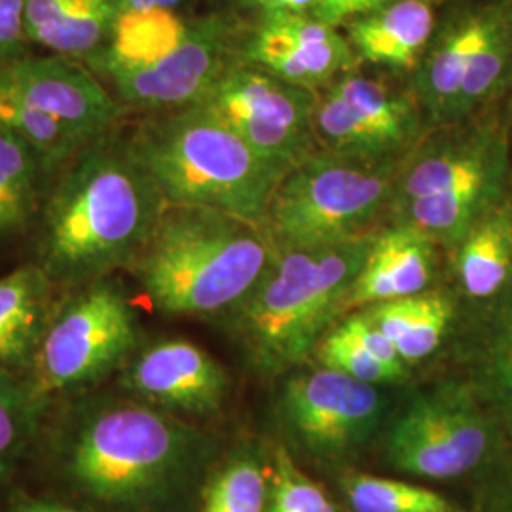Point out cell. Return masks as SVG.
Instances as JSON below:
<instances>
[{
  "instance_id": "d6a6232c",
  "label": "cell",
  "mask_w": 512,
  "mask_h": 512,
  "mask_svg": "<svg viewBox=\"0 0 512 512\" xmlns=\"http://www.w3.org/2000/svg\"><path fill=\"white\" fill-rule=\"evenodd\" d=\"M344 325L351 330V334L365 346L366 351L376 357L380 363L389 366L393 372H397L401 378L406 374V363L401 359L399 351L393 346V342L378 329L365 313L351 315L344 321Z\"/></svg>"
},
{
  "instance_id": "cb8c5ba5",
  "label": "cell",
  "mask_w": 512,
  "mask_h": 512,
  "mask_svg": "<svg viewBox=\"0 0 512 512\" xmlns=\"http://www.w3.org/2000/svg\"><path fill=\"white\" fill-rule=\"evenodd\" d=\"M48 175L33 148L0 128V236L19 234L35 219Z\"/></svg>"
},
{
  "instance_id": "7a4b0ae2",
  "label": "cell",
  "mask_w": 512,
  "mask_h": 512,
  "mask_svg": "<svg viewBox=\"0 0 512 512\" xmlns=\"http://www.w3.org/2000/svg\"><path fill=\"white\" fill-rule=\"evenodd\" d=\"M213 456L198 429L143 404H101L82 414L63 448L78 494L120 512H156L190 492Z\"/></svg>"
},
{
  "instance_id": "6da1fadb",
  "label": "cell",
  "mask_w": 512,
  "mask_h": 512,
  "mask_svg": "<svg viewBox=\"0 0 512 512\" xmlns=\"http://www.w3.org/2000/svg\"><path fill=\"white\" fill-rule=\"evenodd\" d=\"M164 194L114 131L59 171L42 205L38 264L54 283L86 285L129 266L164 215Z\"/></svg>"
},
{
  "instance_id": "7c38bea8",
  "label": "cell",
  "mask_w": 512,
  "mask_h": 512,
  "mask_svg": "<svg viewBox=\"0 0 512 512\" xmlns=\"http://www.w3.org/2000/svg\"><path fill=\"white\" fill-rule=\"evenodd\" d=\"M387 401L378 385L332 368L291 378L279 397V418L294 442L319 459L349 456L384 420Z\"/></svg>"
},
{
  "instance_id": "8fae6325",
  "label": "cell",
  "mask_w": 512,
  "mask_h": 512,
  "mask_svg": "<svg viewBox=\"0 0 512 512\" xmlns=\"http://www.w3.org/2000/svg\"><path fill=\"white\" fill-rule=\"evenodd\" d=\"M232 29L220 16L192 18L183 37L145 61L95 73L124 109L167 112L196 105L230 63Z\"/></svg>"
},
{
  "instance_id": "4316f807",
  "label": "cell",
  "mask_w": 512,
  "mask_h": 512,
  "mask_svg": "<svg viewBox=\"0 0 512 512\" xmlns=\"http://www.w3.org/2000/svg\"><path fill=\"white\" fill-rule=\"evenodd\" d=\"M342 490L353 512H454L437 492L382 476H344Z\"/></svg>"
},
{
  "instance_id": "1f68e13d",
  "label": "cell",
  "mask_w": 512,
  "mask_h": 512,
  "mask_svg": "<svg viewBox=\"0 0 512 512\" xmlns=\"http://www.w3.org/2000/svg\"><path fill=\"white\" fill-rule=\"evenodd\" d=\"M31 52L25 33V0H0V69Z\"/></svg>"
},
{
  "instance_id": "e0dca14e",
  "label": "cell",
  "mask_w": 512,
  "mask_h": 512,
  "mask_svg": "<svg viewBox=\"0 0 512 512\" xmlns=\"http://www.w3.org/2000/svg\"><path fill=\"white\" fill-rule=\"evenodd\" d=\"M435 270V241L399 224L376 236L355 277L344 311L427 291Z\"/></svg>"
},
{
  "instance_id": "44dd1931",
  "label": "cell",
  "mask_w": 512,
  "mask_h": 512,
  "mask_svg": "<svg viewBox=\"0 0 512 512\" xmlns=\"http://www.w3.org/2000/svg\"><path fill=\"white\" fill-rule=\"evenodd\" d=\"M54 285L38 262L0 277V368L23 365L37 355L54 315Z\"/></svg>"
},
{
  "instance_id": "836d02e7",
  "label": "cell",
  "mask_w": 512,
  "mask_h": 512,
  "mask_svg": "<svg viewBox=\"0 0 512 512\" xmlns=\"http://www.w3.org/2000/svg\"><path fill=\"white\" fill-rule=\"evenodd\" d=\"M387 2L391 0H321L313 16L338 27L346 21L382 8Z\"/></svg>"
},
{
  "instance_id": "83f0119b",
  "label": "cell",
  "mask_w": 512,
  "mask_h": 512,
  "mask_svg": "<svg viewBox=\"0 0 512 512\" xmlns=\"http://www.w3.org/2000/svg\"><path fill=\"white\" fill-rule=\"evenodd\" d=\"M44 397L37 385L25 384L8 368H0V469L29 439Z\"/></svg>"
},
{
  "instance_id": "8d00e7d4",
  "label": "cell",
  "mask_w": 512,
  "mask_h": 512,
  "mask_svg": "<svg viewBox=\"0 0 512 512\" xmlns=\"http://www.w3.org/2000/svg\"><path fill=\"white\" fill-rule=\"evenodd\" d=\"M12 512H80L69 507V505H61V503H52V501H21Z\"/></svg>"
},
{
  "instance_id": "ba28073f",
  "label": "cell",
  "mask_w": 512,
  "mask_h": 512,
  "mask_svg": "<svg viewBox=\"0 0 512 512\" xmlns=\"http://www.w3.org/2000/svg\"><path fill=\"white\" fill-rule=\"evenodd\" d=\"M319 95L241 59L230 61L196 103L234 129L258 154L283 167L313 154Z\"/></svg>"
},
{
  "instance_id": "d590c367",
  "label": "cell",
  "mask_w": 512,
  "mask_h": 512,
  "mask_svg": "<svg viewBox=\"0 0 512 512\" xmlns=\"http://www.w3.org/2000/svg\"><path fill=\"white\" fill-rule=\"evenodd\" d=\"M120 14L129 12H183L190 0H114ZM118 14V16H120Z\"/></svg>"
},
{
  "instance_id": "2e32d148",
  "label": "cell",
  "mask_w": 512,
  "mask_h": 512,
  "mask_svg": "<svg viewBox=\"0 0 512 512\" xmlns=\"http://www.w3.org/2000/svg\"><path fill=\"white\" fill-rule=\"evenodd\" d=\"M122 385L135 399L167 412L207 416L224 403L228 376L205 349L173 338L135 349L124 363Z\"/></svg>"
},
{
  "instance_id": "4fadbf2b",
  "label": "cell",
  "mask_w": 512,
  "mask_h": 512,
  "mask_svg": "<svg viewBox=\"0 0 512 512\" xmlns=\"http://www.w3.org/2000/svg\"><path fill=\"white\" fill-rule=\"evenodd\" d=\"M420 128L414 105L366 76H338L313 112V135L338 156L385 160L412 143Z\"/></svg>"
},
{
  "instance_id": "3957f363",
  "label": "cell",
  "mask_w": 512,
  "mask_h": 512,
  "mask_svg": "<svg viewBox=\"0 0 512 512\" xmlns=\"http://www.w3.org/2000/svg\"><path fill=\"white\" fill-rule=\"evenodd\" d=\"M277 251L279 245L262 220L167 203L129 268L156 310L207 317L236 308Z\"/></svg>"
},
{
  "instance_id": "8992f818",
  "label": "cell",
  "mask_w": 512,
  "mask_h": 512,
  "mask_svg": "<svg viewBox=\"0 0 512 512\" xmlns=\"http://www.w3.org/2000/svg\"><path fill=\"white\" fill-rule=\"evenodd\" d=\"M397 177L395 158L313 152L281 177L262 222L281 249L357 238L393 200Z\"/></svg>"
},
{
  "instance_id": "f546056e",
  "label": "cell",
  "mask_w": 512,
  "mask_h": 512,
  "mask_svg": "<svg viewBox=\"0 0 512 512\" xmlns=\"http://www.w3.org/2000/svg\"><path fill=\"white\" fill-rule=\"evenodd\" d=\"M319 359L323 366L348 374L366 384H393L403 380L389 366L372 357L344 323L323 340L319 348Z\"/></svg>"
},
{
  "instance_id": "52a82bcc",
  "label": "cell",
  "mask_w": 512,
  "mask_h": 512,
  "mask_svg": "<svg viewBox=\"0 0 512 512\" xmlns=\"http://www.w3.org/2000/svg\"><path fill=\"white\" fill-rule=\"evenodd\" d=\"M137 338V317L122 289L107 277L90 281L52 315L35 355V385L48 395L93 384L124 366Z\"/></svg>"
},
{
  "instance_id": "277c9868",
  "label": "cell",
  "mask_w": 512,
  "mask_h": 512,
  "mask_svg": "<svg viewBox=\"0 0 512 512\" xmlns=\"http://www.w3.org/2000/svg\"><path fill=\"white\" fill-rule=\"evenodd\" d=\"M129 143L169 205L264 220L275 186L287 173L200 105L158 112Z\"/></svg>"
},
{
  "instance_id": "5bb4252c",
  "label": "cell",
  "mask_w": 512,
  "mask_h": 512,
  "mask_svg": "<svg viewBox=\"0 0 512 512\" xmlns=\"http://www.w3.org/2000/svg\"><path fill=\"white\" fill-rule=\"evenodd\" d=\"M0 86L55 118L86 145L116 131L126 112L86 63L65 55L31 52L0 69Z\"/></svg>"
},
{
  "instance_id": "ac0fdd59",
  "label": "cell",
  "mask_w": 512,
  "mask_h": 512,
  "mask_svg": "<svg viewBox=\"0 0 512 512\" xmlns=\"http://www.w3.org/2000/svg\"><path fill=\"white\" fill-rule=\"evenodd\" d=\"M509 16L505 8L469 10L446 21L431 38L418 65V95L437 116H448L478 50L495 27Z\"/></svg>"
},
{
  "instance_id": "9a60e30c",
  "label": "cell",
  "mask_w": 512,
  "mask_h": 512,
  "mask_svg": "<svg viewBox=\"0 0 512 512\" xmlns=\"http://www.w3.org/2000/svg\"><path fill=\"white\" fill-rule=\"evenodd\" d=\"M239 59L296 86L315 90L349 73L355 52L334 25L311 14L262 16Z\"/></svg>"
},
{
  "instance_id": "d4e9b609",
  "label": "cell",
  "mask_w": 512,
  "mask_h": 512,
  "mask_svg": "<svg viewBox=\"0 0 512 512\" xmlns=\"http://www.w3.org/2000/svg\"><path fill=\"white\" fill-rule=\"evenodd\" d=\"M0 128L33 148L50 173H59L84 147L73 131L0 86Z\"/></svg>"
},
{
  "instance_id": "ffe728a7",
  "label": "cell",
  "mask_w": 512,
  "mask_h": 512,
  "mask_svg": "<svg viewBox=\"0 0 512 512\" xmlns=\"http://www.w3.org/2000/svg\"><path fill=\"white\" fill-rule=\"evenodd\" d=\"M348 23L353 52L391 69L418 67L437 29L429 0H391Z\"/></svg>"
},
{
  "instance_id": "d6986e66",
  "label": "cell",
  "mask_w": 512,
  "mask_h": 512,
  "mask_svg": "<svg viewBox=\"0 0 512 512\" xmlns=\"http://www.w3.org/2000/svg\"><path fill=\"white\" fill-rule=\"evenodd\" d=\"M114 0H25V33L33 52L90 61L109 44Z\"/></svg>"
},
{
  "instance_id": "484cf974",
  "label": "cell",
  "mask_w": 512,
  "mask_h": 512,
  "mask_svg": "<svg viewBox=\"0 0 512 512\" xmlns=\"http://www.w3.org/2000/svg\"><path fill=\"white\" fill-rule=\"evenodd\" d=\"M272 471L253 452L228 459L209 480L200 512H266Z\"/></svg>"
},
{
  "instance_id": "e575fe53",
  "label": "cell",
  "mask_w": 512,
  "mask_h": 512,
  "mask_svg": "<svg viewBox=\"0 0 512 512\" xmlns=\"http://www.w3.org/2000/svg\"><path fill=\"white\" fill-rule=\"evenodd\" d=\"M241 4L260 10L262 16L272 14H315L321 0H238Z\"/></svg>"
},
{
  "instance_id": "4dcf8cb0",
  "label": "cell",
  "mask_w": 512,
  "mask_h": 512,
  "mask_svg": "<svg viewBox=\"0 0 512 512\" xmlns=\"http://www.w3.org/2000/svg\"><path fill=\"white\" fill-rule=\"evenodd\" d=\"M482 370L495 395L512 406V304L495 319L484 351Z\"/></svg>"
},
{
  "instance_id": "f1b7e54d",
  "label": "cell",
  "mask_w": 512,
  "mask_h": 512,
  "mask_svg": "<svg viewBox=\"0 0 512 512\" xmlns=\"http://www.w3.org/2000/svg\"><path fill=\"white\" fill-rule=\"evenodd\" d=\"M266 512H338V507L315 480L296 467L291 454L279 446L274 452Z\"/></svg>"
},
{
  "instance_id": "7402d4cb",
  "label": "cell",
  "mask_w": 512,
  "mask_h": 512,
  "mask_svg": "<svg viewBox=\"0 0 512 512\" xmlns=\"http://www.w3.org/2000/svg\"><path fill=\"white\" fill-rule=\"evenodd\" d=\"M363 313L393 342L404 363H420L442 344L454 304L444 293L423 291L368 306Z\"/></svg>"
},
{
  "instance_id": "9c48e42d",
  "label": "cell",
  "mask_w": 512,
  "mask_h": 512,
  "mask_svg": "<svg viewBox=\"0 0 512 512\" xmlns=\"http://www.w3.org/2000/svg\"><path fill=\"white\" fill-rule=\"evenodd\" d=\"M495 177L494 158L484 148H427L397 177L399 224L435 243L459 241L480 219Z\"/></svg>"
},
{
  "instance_id": "603a6c76",
  "label": "cell",
  "mask_w": 512,
  "mask_h": 512,
  "mask_svg": "<svg viewBox=\"0 0 512 512\" xmlns=\"http://www.w3.org/2000/svg\"><path fill=\"white\" fill-rule=\"evenodd\" d=\"M456 270L471 298L494 296L512 272V215L497 209L484 215L459 239Z\"/></svg>"
},
{
  "instance_id": "5b68a950",
  "label": "cell",
  "mask_w": 512,
  "mask_h": 512,
  "mask_svg": "<svg viewBox=\"0 0 512 512\" xmlns=\"http://www.w3.org/2000/svg\"><path fill=\"white\" fill-rule=\"evenodd\" d=\"M374 238L368 232L330 245L279 247L251 293L226 313L260 370H287L310 355L344 311Z\"/></svg>"
},
{
  "instance_id": "30bf717a",
  "label": "cell",
  "mask_w": 512,
  "mask_h": 512,
  "mask_svg": "<svg viewBox=\"0 0 512 512\" xmlns=\"http://www.w3.org/2000/svg\"><path fill=\"white\" fill-rule=\"evenodd\" d=\"M490 427L458 389L420 395L393 421L385 458L404 475L448 480L473 471L490 448Z\"/></svg>"
}]
</instances>
